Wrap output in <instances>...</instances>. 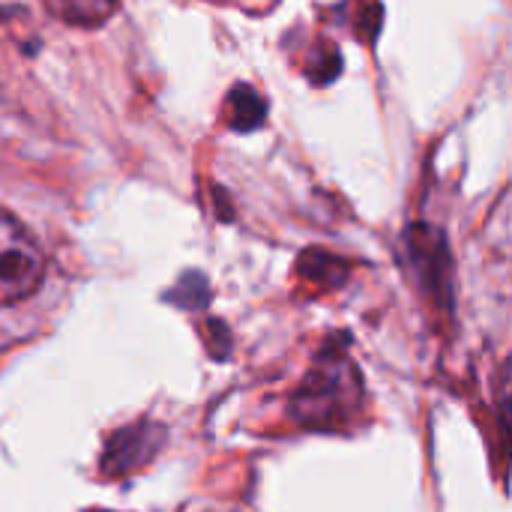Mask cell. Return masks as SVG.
Returning <instances> with one entry per match:
<instances>
[{
  "mask_svg": "<svg viewBox=\"0 0 512 512\" xmlns=\"http://www.w3.org/2000/svg\"><path fill=\"white\" fill-rule=\"evenodd\" d=\"M363 408V378L345 348L327 345L294 393L291 414L318 432L345 429Z\"/></svg>",
  "mask_w": 512,
  "mask_h": 512,
  "instance_id": "1",
  "label": "cell"
},
{
  "mask_svg": "<svg viewBox=\"0 0 512 512\" xmlns=\"http://www.w3.org/2000/svg\"><path fill=\"white\" fill-rule=\"evenodd\" d=\"M45 279V255L21 219L0 210V306L30 300Z\"/></svg>",
  "mask_w": 512,
  "mask_h": 512,
  "instance_id": "2",
  "label": "cell"
},
{
  "mask_svg": "<svg viewBox=\"0 0 512 512\" xmlns=\"http://www.w3.org/2000/svg\"><path fill=\"white\" fill-rule=\"evenodd\" d=\"M162 447H165V429L159 423L141 420V423L123 426L105 441V450L99 456V471L105 477H126L150 465Z\"/></svg>",
  "mask_w": 512,
  "mask_h": 512,
  "instance_id": "3",
  "label": "cell"
},
{
  "mask_svg": "<svg viewBox=\"0 0 512 512\" xmlns=\"http://www.w3.org/2000/svg\"><path fill=\"white\" fill-rule=\"evenodd\" d=\"M225 120L234 132H255L267 120V102L255 87L237 84L225 99Z\"/></svg>",
  "mask_w": 512,
  "mask_h": 512,
  "instance_id": "4",
  "label": "cell"
},
{
  "mask_svg": "<svg viewBox=\"0 0 512 512\" xmlns=\"http://www.w3.org/2000/svg\"><path fill=\"white\" fill-rule=\"evenodd\" d=\"M297 267H300V273L306 279L318 282L321 288H336V285H342L348 279V267L339 258H333L327 252H318V249L303 252V258H300Z\"/></svg>",
  "mask_w": 512,
  "mask_h": 512,
  "instance_id": "5",
  "label": "cell"
},
{
  "mask_svg": "<svg viewBox=\"0 0 512 512\" xmlns=\"http://www.w3.org/2000/svg\"><path fill=\"white\" fill-rule=\"evenodd\" d=\"M120 0H60V12L75 27H99L117 12Z\"/></svg>",
  "mask_w": 512,
  "mask_h": 512,
  "instance_id": "6",
  "label": "cell"
},
{
  "mask_svg": "<svg viewBox=\"0 0 512 512\" xmlns=\"http://www.w3.org/2000/svg\"><path fill=\"white\" fill-rule=\"evenodd\" d=\"M210 300V285L201 273L189 270L177 279V285L168 291V303H177L180 309H201Z\"/></svg>",
  "mask_w": 512,
  "mask_h": 512,
  "instance_id": "7",
  "label": "cell"
},
{
  "mask_svg": "<svg viewBox=\"0 0 512 512\" xmlns=\"http://www.w3.org/2000/svg\"><path fill=\"white\" fill-rule=\"evenodd\" d=\"M204 333H207V345H210V354L213 357H228V351H231V333H228V327L222 324V321H216V318H210L207 324H204Z\"/></svg>",
  "mask_w": 512,
  "mask_h": 512,
  "instance_id": "8",
  "label": "cell"
}]
</instances>
